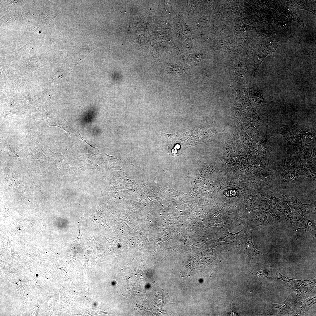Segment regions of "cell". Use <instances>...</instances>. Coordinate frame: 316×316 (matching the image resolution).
Here are the masks:
<instances>
[{"label": "cell", "instance_id": "cell-3", "mask_svg": "<svg viewBox=\"0 0 316 316\" xmlns=\"http://www.w3.org/2000/svg\"><path fill=\"white\" fill-rule=\"evenodd\" d=\"M254 229L248 226L239 245L244 257L245 259L250 261L259 254H261L266 257L261 252L257 250L254 245L252 237Z\"/></svg>", "mask_w": 316, "mask_h": 316}, {"label": "cell", "instance_id": "cell-20", "mask_svg": "<svg viewBox=\"0 0 316 316\" xmlns=\"http://www.w3.org/2000/svg\"><path fill=\"white\" fill-rule=\"evenodd\" d=\"M231 150L229 148H226L223 151V157L226 159H229L230 157L231 154Z\"/></svg>", "mask_w": 316, "mask_h": 316}, {"label": "cell", "instance_id": "cell-16", "mask_svg": "<svg viewBox=\"0 0 316 316\" xmlns=\"http://www.w3.org/2000/svg\"><path fill=\"white\" fill-rule=\"evenodd\" d=\"M258 206L261 209L266 212H268L270 207L269 203L263 199H260L258 202Z\"/></svg>", "mask_w": 316, "mask_h": 316}, {"label": "cell", "instance_id": "cell-7", "mask_svg": "<svg viewBox=\"0 0 316 316\" xmlns=\"http://www.w3.org/2000/svg\"><path fill=\"white\" fill-rule=\"evenodd\" d=\"M296 147L288 150L290 154L296 160L309 159L312 153V149L308 144L301 142Z\"/></svg>", "mask_w": 316, "mask_h": 316}, {"label": "cell", "instance_id": "cell-13", "mask_svg": "<svg viewBox=\"0 0 316 316\" xmlns=\"http://www.w3.org/2000/svg\"><path fill=\"white\" fill-rule=\"evenodd\" d=\"M287 12L289 14L290 16L293 20L297 22L302 27H304V24L302 21L301 20L297 15L296 10L295 8L290 7H286Z\"/></svg>", "mask_w": 316, "mask_h": 316}, {"label": "cell", "instance_id": "cell-17", "mask_svg": "<svg viewBox=\"0 0 316 316\" xmlns=\"http://www.w3.org/2000/svg\"><path fill=\"white\" fill-rule=\"evenodd\" d=\"M276 198L275 196L271 197L267 194H265V197L263 199L267 201L270 206H272L275 205L277 203Z\"/></svg>", "mask_w": 316, "mask_h": 316}, {"label": "cell", "instance_id": "cell-9", "mask_svg": "<svg viewBox=\"0 0 316 316\" xmlns=\"http://www.w3.org/2000/svg\"><path fill=\"white\" fill-rule=\"evenodd\" d=\"M316 201L310 204H305L301 203L295 209L291 210V217L294 222H298L303 218L305 215L315 211Z\"/></svg>", "mask_w": 316, "mask_h": 316}, {"label": "cell", "instance_id": "cell-19", "mask_svg": "<svg viewBox=\"0 0 316 316\" xmlns=\"http://www.w3.org/2000/svg\"><path fill=\"white\" fill-rule=\"evenodd\" d=\"M251 122L253 126L255 127H257L260 122L258 116L256 114L254 115L252 117Z\"/></svg>", "mask_w": 316, "mask_h": 316}, {"label": "cell", "instance_id": "cell-12", "mask_svg": "<svg viewBox=\"0 0 316 316\" xmlns=\"http://www.w3.org/2000/svg\"><path fill=\"white\" fill-rule=\"evenodd\" d=\"M287 202L291 210L295 209L302 203L300 200L296 196L289 197L287 196Z\"/></svg>", "mask_w": 316, "mask_h": 316}, {"label": "cell", "instance_id": "cell-14", "mask_svg": "<svg viewBox=\"0 0 316 316\" xmlns=\"http://www.w3.org/2000/svg\"><path fill=\"white\" fill-rule=\"evenodd\" d=\"M246 209L251 212L254 209L259 208L258 206V202L254 198H251L248 199L245 203Z\"/></svg>", "mask_w": 316, "mask_h": 316}, {"label": "cell", "instance_id": "cell-4", "mask_svg": "<svg viewBox=\"0 0 316 316\" xmlns=\"http://www.w3.org/2000/svg\"><path fill=\"white\" fill-rule=\"evenodd\" d=\"M291 215V212L286 210L277 202L275 205L270 206L267 212L269 224L275 226L282 222L287 224Z\"/></svg>", "mask_w": 316, "mask_h": 316}, {"label": "cell", "instance_id": "cell-22", "mask_svg": "<svg viewBox=\"0 0 316 316\" xmlns=\"http://www.w3.org/2000/svg\"><path fill=\"white\" fill-rule=\"evenodd\" d=\"M22 15L23 17L26 19L29 18L31 16V13L27 11H25L23 12Z\"/></svg>", "mask_w": 316, "mask_h": 316}, {"label": "cell", "instance_id": "cell-8", "mask_svg": "<svg viewBox=\"0 0 316 316\" xmlns=\"http://www.w3.org/2000/svg\"><path fill=\"white\" fill-rule=\"evenodd\" d=\"M247 227L246 224L245 225L241 230L236 233H230L229 230L225 231L222 235L214 242H226L230 243L233 246H239Z\"/></svg>", "mask_w": 316, "mask_h": 316}, {"label": "cell", "instance_id": "cell-5", "mask_svg": "<svg viewBox=\"0 0 316 316\" xmlns=\"http://www.w3.org/2000/svg\"><path fill=\"white\" fill-rule=\"evenodd\" d=\"M267 212L264 211L259 208L254 209L245 220L248 227L254 229L261 225L269 224L267 217Z\"/></svg>", "mask_w": 316, "mask_h": 316}, {"label": "cell", "instance_id": "cell-21", "mask_svg": "<svg viewBox=\"0 0 316 316\" xmlns=\"http://www.w3.org/2000/svg\"><path fill=\"white\" fill-rule=\"evenodd\" d=\"M16 16L12 14L7 15L5 18L6 20L8 22H13L16 20Z\"/></svg>", "mask_w": 316, "mask_h": 316}, {"label": "cell", "instance_id": "cell-1", "mask_svg": "<svg viewBox=\"0 0 316 316\" xmlns=\"http://www.w3.org/2000/svg\"><path fill=\"white\" fill-rule=\"evenodd\" d=\"M208 128L189 129L171 134L161 132L170 142L168 153L174 157L180 155L186 148L207 142L214 134L213 130Z\"/></svg>", "mask_w": 316, "mask_h": 316}, {"label": "cell", "instance_id": "cell-18", "mask_svg": "<svg viewBox=\"0 0 316 316\" xmlns=\"http://www.w3.org/2000/svg\"><path fill=\"white\" fill-rule=\"evenodd\" d=\"M236 207L233 204L229 203L225 205L224 207V209L226 212L231 213L236 209Z\"/></svg>", "mask_w": 316, "mask_h": 316}, {"label": "cell", "instance_id": "cell-15", "mask_svg": "<svg viewBox=\"0 0 316 316\" xmlns=\"http://www.w3.org/2000/svg\"><path fill=\"white\" fill-rule=\"evenodd\" d=\"M287 197L286 195H282L281 197L277 198V202L280 205L286 210L291 212V210L287 204Z\"/></svg>", "mask_w": 316, "mask_h": 316}, {"label": "cell", "instance_id": "cell-24", "mask_svg": "<svg viewBox=\"0 0 316 316\" xmlns=\"http://www.w3.org/2000/svg\"><path fill=\"white\" fill-rule=\"evenodd\" d=\"M34 30L35 31H36V32H39L40 31V30L39 27L37 26L35 27Z\"/></svg>", "mask_w": 316, "mask_h": 316}, {"label": "cell", "instance_id": "cell-2", "mask_svg": "<svg viewBox=\"0 0 316 316\" xmlns=\"http://www.w3.org/2000/svg\"><path fill=\"white\" fill-rule=\"evenodd\" d=\"M302 177L296 166L293 157L288 150L286 164L283 171L279 176L280 182L284 184L294 183L298 181Z\"/></svg>", "mask_w": 316, "mask_h": 316}, {"label": "cell", "instance_id": "cell-10", "mask_svg": "<svg viewBox=\"0 0 316 316\" xmlns=\"http://www.w3.org/2000/svg\"><path fill=\"white\" fill-rule=\"evenodd\" d=\"M281 129V134L291 144H298L302 142L300 129L293 127H285Z\"/></svg>", "mask_w": 316, "mask_h": 316}, {"label": "cell", "instance_id": "cell-11", "mask_svg": "<svg viewBox=\"0 0 316 316\" xmlns=\"http://www.w3.org/2000/svg\"><path fill=\"white\" fill-rule=\"evenodd\" d=\"M300 130L302 142L308 145L315 143V134L312 131L306 128Z\"/></svg>", "mask_w": 316, "mask_h": 316}, {"label": "cell", "instance_id": "cell-23", "mask_svg": "<svg viewBox=\"0 0 316 316\" xmlns=\"http://www.w3.org/2000/svg\"><path fill=\"white\" fill-rule=\"evenodd\" d=\"M255 274L263 277H267L268 276V272H266L265 271H258V272Z\"/></svg>", "mask_w": 316, "mask_h": 316}, {"label": "cell", "instance_id": "cell-6", "mask_svg": "<svg viewBox=\"0 0 316 316\" xmlns=\"http://www.w3.org/2000/svg\"><path fill=\"white\" fill-rule=\"evenodd\" d=\"M297 167L303 177H305L311 183L316 182V163L309 159L296 160Z\"/></svg>", "mask_w": 316, "mask_h": 316}]
</instances>
